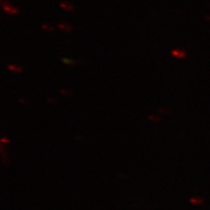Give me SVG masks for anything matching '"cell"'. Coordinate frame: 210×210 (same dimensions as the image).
<instances>
[{"label":"cell","instance_id":"cell-1","mask_svg":"<svg viewBox=\"0 0 210 210\" xmlns=\"http://www.w3.org/2000/svg\"><path fill=\"white\" fill-rule=\"evenodd\" d=\"M1 5H2L4 12L8 14H11V15H16L19 12V10L17 8L16 6L9 3L7 0H1Z\"/></svg>","mask_w":210,"mask_h":210},{"label":"cell","instance_id":"cell-2","mask_svg":"<svg viewBox=\"0 0 210 210\" xmlns=\"http://www.w3.org/2000/svg\"><path fill=\"white\" fill-rule=\"evenodd\" d=\"M60 7L61 9H63L64 11L66 12H72L74 11V5L71 3H69L68 1H63V2H61V4H60Z\"/></svg>","mask_w":210,"mask_h":210},{"label":"cell","instance_id":"cell-3","mask_svg":"<svg viewBox=\"0 0 210 210\" xmlns=\"http://www.w3.org/2000/svg\"><path fill=\"white\" fill-rule=\"evenodd\" d=\"M171 52L174 57H176L178 59H183L186 56V52L181 50V49H173Z\"/></svg>","mask_w":210,"mask_h":210},{"label":"cell","instance_id":"cell-4","mask_svg":"<svg viewBox=\"0 0 210 210\" xmlns=\"http://www.w3.org/2000/svg\"><path fill=\"white\" fill-rule=\"evenodd\" d=\"M8 69L12 72H14L15 74H20L23 72V68L17 64H10L8 65Z\"/></svg>","mask_w":210,"mask_h":210},{"label":"cell","instance_id":"cell-5","mask_svg":"<svg viewBox=\"0 0 210 210\" xmlns=\"http://www.w3.org/2000/svg\"><path fill=\"white\" fill-rule=\"evenodd\" d=\"M58 28L61 29V31H63V32H71L72 30H73V27L70 25L68 23H60V24H58Z\"/></svg>","mask_w":210,"mask_h":210},{"label":"cell","instance_id":"cell-6","mask_svg":"<svg viewBox=\"0 0 210 210\" xmlns=\"http://www.w3.org/2000/svg\"><path fill=\"white\" fill-rule=\"evenodd\" d=\"M61 61H62V62L66 65H75L76 64V62H75V61L71 60V59H69V58H65V57L61 58Z\"/></svg>","mask_w":210,"mask_h":210},{"label":"cell","instance_id":"cell-7","mask_svg":"<svg viewBox=\"0 0 210 210\" xmlns=\"http://www.w3.org/2000/svg\"><path fill=\"white\" fill-rule=\"evenodd\" d=\"M41 28L43 29L44 31H47V32H53V31H54V28H53L52 26L47 24L41 25Z\"/></svg>","mask_w":210,"mask_h":210},{"label":"cell","instance_id":"cell-8","mask_svg":"<svg viewBox=\"0 0 210 210\" xmlns=\"http://www.w3.org/2000/svg\"><path fill=\"white\" fill-rule=\"evenodd\" d=\"M149 118L151 121H154V122H158L160 121V117H156V116H153V115H152V116H149Z\"/></svg>","mask_w":210,"mask_h":210},{"label":"cell","instance_id":"cell-9","mask_svg":"<svg viewBox=\"0 0 210 210\" xmlns=\"http://www.w3.org/2000/svg\"><path fill=\"white\" fill-rule=\"evenodd\" d=\"M61 93L63 94V95H66V96H70V95H72V92H71V90H69V89H61Z\"/></svg>","mask_w":210,"mask_h":210},{"label":"cell","instance_id":"cell-10","mask_svg":"<svg viewBox=\"0 0 210 210\" xmlns=\"http://www.w3.org/2000/svg\"><path fill=\"white\" fill-rule=\"evenodd\" d=\"M1 142H2V143H9V139L8 138H5V137H3V138H2V139H1Z\"/></svg>","mask_w":210,"mask_h":210}]
</instances>
